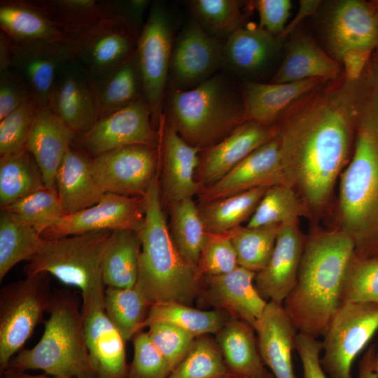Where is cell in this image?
<instances>
[{
    "label": "cell",
    "instance_id": "cell-22",
    "mask_svg": "<svg viewBox=\"0 0 378 378\" xmlns=\"http://www.w3.org/2000/svg\"><path fill=\"white\" fill-rule=\"evenodd\" d=\"M304 244L296 223L280 225L270 261L255 277V286L266 301L283 304L292 291Z\"/></svg>",
    "mask_w": 378,
    "mask_h": 378
},
{
    "label": "cell",
    "instance_id": "cell-34",
    "mask_svg": "<svg viewBox=\"0 0 378 378\" xmlns=\"http://www.w3.org/2000/svg\"><path fill=\"white\" fill-rule=\"evenodd\" d=\"M141 248L137 232L128 230L112 232L102 265L105 286L130 288L136 285Z\"/></svg>",
    "mask_w": 378,
    "mask_h": 378
},
{
    "label": "cell",
    "instance_id": "cell-45",
    "mask_svg": "<svg viewBox=\"0 0 378 378\" xmlns=\"http://www.w3.org/2000/svg\"><path fill=\"white\" fill-rule=\"evenodd\" d=\"M4 208L41 235L66 216L57 190L46 186Z\"/></svg>",
    "mask_w": 378,
    "mask_h": 378
},
{
    "label": "cell",
    "instance_id": "cell-38",
    "mask_svg": "<svg viewBox=\"0 0 378 378\" xmlns=\"http://www.w3.org/2000/svg\"><path fill=\"white\" fill-rule=\"evenodd\" d=\"M43 238L5 208L0 213V281L18 263L29 260Z\"/></svg>",
    "mask_w": 378,
    "mask_h": 378
},
{
    "label": "cell",
    "instance_id": "cell-52",
    "mask_svg": "<svg viewBox=\"0 0 378 378\" xmlns=\"http://www.w3.org/2000/svg\"><path fill=\"white\" fill-rule=\"evenodd\" d=\"M133 338L134 356L127 378H167L169 368L148 332L141 331Z\"/></svg>",
    "mask_w": 378,
    "mask_h": 378
},
{
    "label": "cell",
    "instance_id": "cell-49",
    "mask_svg": "<svg viewBox=\"0 0 378 378\" xmlns=\"http://www.w3.org/2000/svg\"><path fill=\"white\" fill-rule=\"evenodd\" d=\"M31 96L16 109L0 120V154L19 152L25 144L41 108Z\"/></svg>",
    "mask_w": 378,
    "mask_h": 378
},
{
    "label": "cell",
    "instance_id": "cell-30",
    "mask_svg": "<svg viewBox=\"0 0 378 378\" xmlns=\"http://www.w3.org/2000/svg\"><path fill=\"white\" fill-rule=\"evenodd\" d=\"M340 64L312 36L300 35L288 43L286 54L270 83H293L311 78L336 80L342 74Z\"/></svg>",
    "mask_w": 378,
    "mask_h": 378
},
{
    "label": "cell",
    "instance_id": "cell-51",
    "mask_svg": "<svg viewBox=\"0 0 378 378\" xmlns=\"http://www.w3.org/2000/svg\"><path fill=\"white\" fill-rule=\"evenodd\" d=\"M148 328L152 343L166 360L171 372L187 354L195 337L167 323H153Z\"/></svg>",
    "mask_w": 378,
    "mask_h": 378
},
{
    "label": "cell",
    "instance_id": "cell-39",
    "mask_svg": "<svg viewBox=\"0 0 378 378\" xmlns=\"http://www.w3.org/2000/svg\"><path fill=\"white\" fill-rule=\"evenodd\" d=\"M150 306L136 284L130 288L105 289V312L126 342L144 328Z\"/></svg>",
    "mask_w": 378,
    "mask_h": 378
},
{
    "label": "cell",
    "instance_id": "cell-3",
    "mask_svg": "<svg viewBox=\"0 0 378 378\" xmlns=\"http://www.w3.org/2000/svg\"><path fill=\"white\" fill-rule=\"evenodd\" d=\"M158 176L143 197L145 220L138 232L141 248L136 284L151 304L172 302L188 305L197 293L202 275L172 239L162 209Z\"/></svg>",
    "mask_w": 378,
    "mask_h": 378
},
{
    "label": "cell",
    "instance_id": "cell-8",
    "mask_svg": "<svg viewBox=\"0 0 378 378\" xmlns=\"http://www.w3.org/2000/svg\"><path fill=\"white\" fill-rule=\"evenodd\" d=\"M53 292L50 275L41 272L4 286L0 291V374L42 321Z\"/></svg>",
    "mask_w": 378,
    "mask_h": 378
},
{
    "label": "cell",
    "instance_id": "cell-35",
    "mask_svg": "<svg viewBox=\"0 0 378 378\" xmlns=\"http://www.w3.org/2000/svg\"><path fill=\"white\" fill-rule=\"evenodd\" d=\"M73 41L108 17L107 2L97 0H29Z\"/></svg>",
    "mask_w": 378,
    "mask_h": 378
},
{
    "label": "cell",
    "instance_id": "cell-41",
    "mask_svg": "<svg viewBox=\"0 0 378 378\" xmlns=\"http://www.w3.org/2000/svg\"><path fill=\"white\" fill-rule=\"evenodd\" d=\"M158 322L176 326L195 337L209 333L217 334L225 323L223 315L217 311L200 310L172 302L151 304L144 328Z\"/></svg>",
    "mask_w": 378,
    "mask_h": 378
},
{
    "label": "cell",
    "instance_id": "cell-60",
    "mask_svg": "<svg viewBox=\"0 0 378 378\" xmlns=\"http://www.w3.org/2000/svg\"><path fill=\"white\" fill-rule=\"evenodd\" d=\"M12 41L4 31H0V72L11 69Z\"/></svg>",
    "mask_w": 378,
    "mask_h": 378
},
{
    "label": "cell",
    "instance_id": "cell-56",
    "mask_svg": "<svg viewBox=\"0 0 378 378\" xmlns=\"http://www.w3.org/2000/svg\"><path fill=\"white\" fill-rule=\"evenodd\" d=\"M109 10L112 17L125 21L139 36L145 23L144 15L149 6L148 0H108Z\"/></svg>",
    "mask_w": 378,
    "mask_h": 378
},
{
    "label": "cell",
    "instance_id": "cell-26",
    "mask_svg": "<svg viewBox=\"0 0 378 378\" xmlns=\"http://www.w3.org/2000/svg\"><path fill=\"white\" fill-rule=\"evenodd\" d=\"M255 332L258 351L274 378H295L293 351L298 332L282 304L270 301Z\"/></svg>",
    "mask_w": 378,
    "mask_h": 378
},
{
    "label": "cell",
    "instance_id": "cell-47",
    "mask_svg": "<svg viewBox=\"0 0 378 378\" xmlns=\"http://www.w3.org/2000/svg\"><path fill=\"white\" fill-rule=\"evenodd\" d=\"M349 81L358 127L368 130L378 141V48L372 52L360 76Z\"/></svg>",
    "mask_w": 378,
    "mask_h": 378
},
{
    "label": "cell",
    "instance_id": "cell-14",
    "mask_svg": "<svg viewBox=\"0 0 378 378\" xmlns=\"http://www.w3.org/2000/svg\"><path fill=\"white\" fill-rule=\"evenodd\" d=\"M223 43L208 34L193 18L176 36L172 48L169 88L189 90L223 69Z\"/></svg>",
    "mask_w": 378,
    "mask_h": 378
},
{
    "label": "cell",
    "instance_id": "cell-28",
    "mask_svg": "<svg viewBox=\"0 0 378 378\" xmlns=\"http://www.w3.org/2000/svg\"><path fill=\"white\" fill-rule=\"evenodd\" d=\"M281 41L260 26H245L223 43V69L239 76H255L272 62Z\"/></svg>",
    "mask_w": 378,
    "mask_h": 378
},
{
    "label": "cell",
    "instance_id": "cell-5",
    "mask_svg": "<svg viewBox=\"0 0 378 378\" xmlns=\"http://www.w3.org/2000/svg\"><path fill=\"white\" fill-rule=\"evenodd\" d=\"M47 312L49 318L38 342L15 355L8 368L39 370L51 376L97 378L85 343L78 294L69 289L54 291Z\"/></svg>",
    "mask_w": 378,
    "mask_h": 378
},
{
    "label": "cell",
    "instance_id": "cell-40",
    "mask_svg": "<svg viewBox=\"0 0 378 378\" xmlns=\"http://www.w3.org/2000/svg\"><path fill=\"white\" fill-rule=\"evenodd\" d=\"M169 207L172 239L181 255L197 268L206 234L199 208L192 198L172 202Z\"/></svg>",
    "mask_w": 378,
    "mask_h": 378
},
{
    "label": "cell",
    "instance_id": "cell-1",
    "mask_svg": "<svg viewBox=\"0 0 378 378\" xmlns=\"http://www.w3.org/2000/svg\"><path fill=\"white\" fill-rule=\"evenodd\" d=\"M275 127L287 184L314 206L328 200L358 125L349 80L342 74L297 104Z\"/></svg>",
    "mask_w": 378,
    "mask_h": 378
},
{
    "label": "cell",
    "instance_id": "cell-61",
    "mask_svg": "<svg viewBox=\"0 0 378 378\" xmlns=\"http://www.w3.org/2000/svg\"><path fill=\"white\" fill-rule=\"evenodd\" d=\"M2 378H71L62 376H51L46 374L34 375L30 374L27 372L19 371L8 368L1 375Z\"/></svg>",
    "mask_w": 378,
    "mask_h": 378
},
{
    "label": "cell",
    "instance_id": "cell-29",
    "mask_svg": "<svg viewBox=\"0 0 378 378\" xmlns=\"http://www.w3.org/2000/svg\"><path fill=\"white\" fill-rule=\"evenodd\" d=\"M92 158L73 144L59 166L56 190L66 215L94 205L105 193L92 174Z\"/></svg>",
    "mask_w": 378,
    "mask_h": 378
},
{
    "label": "cell",
    "instance_id": "cell-43",
    "mask_svg": "<svg viewBox=\"0 0 378 378\" xmlns=\"http://www.w3.org/2000/svg\"><path fill=\"white\" fill-rule=\"evenodd\" d=\"M279 228L280 225H270L232 230L238 265L255 273L263 270L273 253Z\"/></svg>",
    "mask_w": 378,
    "mask_h": 378
},
{
    "label": "cell",
    "instance_id": "cell-46",
    "mask_svg": "<svg viewBox=\"0 0 378 378\" xmlns=\"http://www.w3.org/2000/svg\"><path fill=\"white\" fill-rule=\"evenodd\" d=\"M230 374L220 349L201 337L167 378H226Z\"/></svg>",
    "mask_w": 378,
    "mask_h": 378
},
{
    "label": "cell",
    "instance_id": "cell-20",
    "mask_svg": "<svg viewBox=\"0 0 378 378\" xmlns=\"http://www.w3.org/2000/svg\"><path fill=\"white\" fill-rule=\"evenodd\" d=\"M159 130L162 165L160 185L162 197L168 204L192 198L202 189L195 178L200 159L199 153L202 150L186 143L164 115Z\"/></svg>",
    "mask_w": 378,
    "mask_h": 378
},
{
    "label": "cell",
    "instance_id": "cell-10",
    "mask_svg": "<svg viewBox=\"0 0 378 378\" xmlns=\"http://www.w3.org/2000/svg\"><path fill=\"white\" fill-rule=\"evenodd\" d=\"M377 330V304L341 303L323 335L321 363L325 372L330 378H351L354 360Z\"/></svg>",
    "mask_w": 378,
    "mask_h": 378
},
{
    "label": "cell",
    "instance_id": "cell-64",
    "mask_svg": "<svg viewBox=\"0 0 378 378\" xmlns=\"http://www.w3.org/2000/svg\"><path fill=\"white\" fill-rule=\"evenodd\" d=\"M226 378H245V377H238V376H235V375H233V374H230Z\"/></svg>",
    "mask_w": 378,
    "mask_h": 378
},
{
    "label": "cell",
    "instance_id": "cell-13",
    "mask_svg": "<svg viewBox=\"0 0 378 378\" xmlns=\"http://www.w3.org/2000/svg\"><path fill=\"white\" fill-rule=\"evenodd\" d=\"M323 20L327 49L339 63L349 52H372L378 48V3L333 1Z\"/></svg>",
    "mask_w": 378,
    "mask_h": 378
},
{
    "label": "cell",
    "instance_id": "cell-37",
    "mask_svg": "<svg viewBox=\"0 0 378 378\" xmlns=\"http://www.w3.org/2000/svg\"><path fill=\"white\" fill-rule=\"evenodd\" d=\"M267 189L254 188L204 203L199 211L206 232L227 233L239 227L254 213Z\"/></svg>",
    "mask_w": 378,
    "mask_h": 378
},
{
    "label": "cell",
    "instance_id": "cell-48",
    "mask_svg": "<svg viewBox=\"0 0 378 378\" xmlns=\"http://www.w3.org/2000/svg\"><path fill=\"white\" fill-rule=\"evenodd\" d=\"M340 301L378 304V258L354 254L344 278Z\"/></svg>",
    "mask_w": 378,
    "mask_h": 378
},
{
    "label": "cell",
    "instance_id": "cell-25",
    "mask_svg": "<svg viewBox=\"0 0 378 378\" xmlns=\"http://www.w3.org/2000/svg\"><path fill=\"white\" fill-rule=\"evenodd\" d=\"M76 134L48 106L41 107L25 144L43 176L46 187L56 190V176Z\"/></svg>",
    "mask_w": 378,
    "mask_h": 378
},
{
    "label": "cell",
    "instance_id": "cell-27",
    "mask_svg": "<svg viewBox=\"0 0 378 378\" xmlns=\"http://www.w3.org/2000/svg\"><path fill=\"white\" fill-rule=\"evenodd\" d=\"M255 274L238 266L223 275L206 276L211 301L255 330L268 302L255 286Z\"/></svg>",
    "mask_w": 378,
    "mask_h": 378
},
{
    "label": "cell",
    "instance_id": "cell-2",
    "mask_svg": "<svg viewBox=\"0 0 378 378\" xmlns=\"http://www.w3.org/2000/svg\"><path fill=\"white\" fill-rule=\"evenodd\" d=\"M354 251L353 240L342 230L316 234L305 242L295 285L283 303L298 332L323 335L341 304Z\"/></svg>",
    "mask_w": 378,
    "mask_h": 378
},
{
    "label": "cell",
    "instance_id": "cell-62",
    "mask_svg": "<svg viewBox=\"0 0 378 378\" xmlns=\"http://www.w3.org/2000/svg\"><path fill=\"white\" fill-rule=\"evenodd\" d=\"M374 369L377 373L378 374V349L377 351V354L375 357V361H374Z\"/></svg>",
    "mask_w": 378,
    "mask_h": 378
},
{
    "label": "cell",
    "instance_id": "cell-4",
    "mask_svg": "<svg viewBox=\"0 0 378 378\" xmlns=\"http://www.w3.org/2000/svg\"><path fill=\"white\" fill-rule=\"evenodd\" d=\"M164 116L186 143L204 150L244 122L242 97L227 75L218 72L192 89L169 88Z\"/></svg>",
    "mask_w": 378,
    "mask_h": 378
},
{
    "label": "cell",
    "instance_id": "cell-53",
    "mask_svg": "<svg viewBox=\"0 0 378 378\" xmlns=\"http://www.w3.org/2000/svg\"><path fill=\"white\" fill-rule=\"evenodd\" d=\"M31 97L26 83L12 68L0 72V120Z\"/></svg>",
    "mask_w": 378,
    "mask_h": 378
},
{
    "label": "cell",
    "instance_id": "cell-32",
    "mask_svg": "<svg viewBox=\"0 0 378 378\" xmlns=\"http://www.w3.org/2000/svg\"><path fill=\"white\" fill-rule=\"evenodd\" d=\"M255 329L236 319L225 323L217 333V342L231 374L245 378H264L268 371L260 357Z\"/></svg>",
    "mask_w": 378,
    "mask_h": 378
},
{
    "label": "cell",
    "instance_id": "cell-23",
    "mask_svg": "<svg viewBox=\"0 0 378 378\" xmlns=\"http://www.w3.org/2000/svg\"><path fill=\"white\" fill-rule=\"evenodd\" d=\"M90 358L97 378H127L125 342L108 317L104 304L82 306Z\"/></svg>",
    "mask_w": 378,
    "mask_h": 378
},
{
    "label": "cell",
    "instance_id": "cell-59",
    "mask_svg": "<svg viewBox=\"0 0 378 378\" xmlns=\"http://www.w3.org/2000/svg\"><path fill=\"white\" fill-rule=\"evenodd\" d=\"M377 348L372 344L366 350L358 363V378H378L374 369Z\"/></svg>",
    "mask_w": 378,
    "mask_h": 378
},
{
    "label": "cell",
    "instance_id": "cell-18",
    "mask_svg": "<svg viewBox=\"0 0 378 378\" xmlns=\"http://www.w3.org/2000/svg\"><path fill=\"white\" fill-rule=\"evenodd\" d=\"M139 35L122 19L104 18L74 40L76 59L91 74L115 66L136 50Z\"/></svg>",
    "mask_w": 378,
    "mask_h": 378
},
{
    "label": "cell",
    "instance_id": "cell-6",
    "mask_svg": "<svg viewBox=\"0 0 378 378\" xmlns=\"http://www.w3.org/2000/svg\"><path fill=\"white\" fill-rule=\"evenodd\" d=\"M342 231L355 246L354 254L378 258V141L358 127L354 155L341 176Z\"/></svg>",
    "mask_w": 378,
    "mask_h": 378
},
{
    "label": "cell",
    "instance_id": "cell-58",
    "mask_svg": "<svg viewBox=\"0 0 378 378\" xmlns=\"http://www.w3.org/2000/svg\"><path fill=\"white\" fill-rule=\"evenodd\" d=\"M321 1L302 0L300 1V8L297 16L290 24L286 27L284 31L278 36L280 39H284L289 34H290L297 24L304 18L313 15L321 5Z\"/></svg>",
    "mask_w": 378,
    "mask_h": 378
},
{
    "label": "cell",
    "instance_id": "cell-16",
    "mask_svg": "<svg viewBox=\"0 0 378 378\" xmlns=\"http://www.w3.org/2000/svg\"><path fill=\"white\" fill-rule=\"evenodd\" d=\"M11 50V68L23 79L41 107L47 106L59 72L76 58L74 41H12Z\"/></svg>",
    "mask_w": 378,
    "mask_h": 378
},
{
    "label": "cell",
    "instance_id": "cell-31",
    "mask_svg": "<svg viewBox=\"0 0 378 378\" xmlns=\"http://www.w3.org/2000/svg\"><path fill=\"white\" fill-rule=\"evenodd\" d=\"M91 76L100 117L145 99L136 50L125 62Z\"/></svg>",
    "mask_w": 378,
    "mask_h": 378
},
{
    "label": "cell",
    "instance_id": "cell-42",
    "mask_svg": "<svg viewBox=\"0 0 378 378\" xmlns=\"http://www.w3.org/2000/svg\"><path fill=\"white\" fill-rule=\"evenodd\" d=\"M187 4L200 25L211 36L225 40L245 27L244 1L238 0H191Z\"/></svg>",
    "mask_w": 378,
    "mask_h": 378
},
{
    "label": "cell",
    "instance_id": "cell-44",
    "mask_svg": "<svg viewBox=\"0 0 378 378\" xmlns=\"http://www.w3.org/2000/svg\"><path fill=\"white\" fill-rule=\"evenodd\" d=\"M304 211L291 186H274L267 189L246 227L255 228L296 223Z\"/></svg>",
    "mask_w": 378,
    "mask_h": 378
},
{
    "label": "cell",
    "instance_id": "cell-19",
    "mask_svg": "<svg viewBox=\"0 0 378 378\" xmlns=\"http://www.w3.org/2000/svg\"><path fill=\"white\" fill-rule=\"evenodd\" d=\"M47 106L77 136L88 133L99 118L92 76L76 58L59 72Z\"/></svg>",
    "mask_w": 378,
    "mask_h": 378
},
{
    "label": "cell",
    "instance_id": "cell-36",
    "mask_svg": "<svg viewBox=\"0 0 378 378\" xmlns=\"http://www.w3.org/2000/svg\"><path fill=\"white\" fill-rule=\"evenodd\" d=\"M44 186L41 172L34 157L26 148L1 155V208Z\"/></svg>",
    "mask_w": 378,
    "mask_h": 378
},
{
    "label": "cell",
    "instance_id": "cell-63",
    "mask_svg": "<svg viewBox=\"0 0 378 378\" xmlns=\"http://www.w3.org/2000/svg\"><path fill=\"white\" fill-rule=\"evenodd\" d=\"M264 378H274L272 373H270L269 372L265 376Z\"/></svg>",
    "mask_w": 378,
    "mask_h": 378
},
{
    "label": "cell",
    "instance_id": "cell-21",
    "mask_svg": "<svg viewBox=\"0 0 378 378\" xmlns=\"http://www.w3.org/2000/svg\"><path fill=\"white\" fill-rule=\"evenodd\" d=\"M275 136V127L253 121L242 122L222 141L204 149L196 172L197 182L202 188L213 184Z\"/></svg>",
    "mask_w": 378,
    "mask_h": 378
},
{
    "label": "cell",
    "instance_id": "cell-11",
    "mask_svg": "<svg viewBox=\"0 0 378 378\" xmlns=\"http://www.w3.org/2000/svg\"><path fill=\"white\" fill-rule=\"evenodd\" d=\"M159 148L130 145L92 158L94 178L104 192L143 197L158 175Z\"/></svg>",
    "mask_w": 378,
    "mask_h": 378
},
{
    "label": "cell",
    "instance_id": "cell-33",
    "mask_svg": "<svg viewBox=\"0 0 378 378\" xmlns=\"http://www.w3.org/2000/svg\"><path fill=\"white\" fill-rule=\"evenodd\" d=\"M0 28L16 43L71 39L29 0H1Z\"/></svg>",
    "mask_w": 378,
    "mask_h": 378
},
{
    "label": "cell",
    "instance_id": "cell-9",
    "mask_svg": "<svg viewBox=\"0 0 378 378\" xmlns=\"http://www.w3.org/2000/svg\"><path fill=\"white\" fill-rule=\"evenodd\" d=\"M172 15L164 4L151 3L138 38L136 52L142 76L145 99L154 127L159 130L174 41Z\"/></svg>",
    "mask_w": 378,
    "mask_h": 378
},
{
    "label": "cell",
    "instance_id": "cell-24",
    "mask_svg": "<svg viewBox=\"0 0 378 378\" xmlns=\"http://www.w3.org/2000/svg\"><path fill=\"white\" fill-rule=\"evenodd\" d=\"M311 78L286 83H264L249 80L241 93L244 122L269 125L283 118L297 104L328 82Z\"/></svg>",
    "mask_w": 378,
    "mask_h": 378
},
{
    "label": "cell",
    "instance_id": "cell-57",
    "mask_svg": "<svg viewBox=\"0 0 378 378\" xmlns=\"http://www.w3.org/2000/svg\"><path fill=\"white\" fill-rule=\"evenodd\" d=\"M372 52L352 51L342 57L340 62L344 66L342 72L348 80H355L360 76Z\"/></svg>",
    "mask_w": 378,
    "mask_h": 378
},
{
    "label": "cell",
    "instance_id": "cell-12",
    "mask_svg": "<svg viewBox=\"0 0 378 378\" xmlns=\"http://www.w3.org/2000/svg\"><path fill=\"white\" fill-rule=\"evenodd\" d=\"M91 157L130 145L159 148L160 133L152 122L145 99L101 116L92 129L74 141Z\"/></svg>",
    "mask_w": 378,
    "mask_h": 378
},
{
    "label": "cell",
    "instance_id": "cell-17",
    "mask_svg": "<svg viewBox=\"0 0 378 378\" xmlns=\"http://www.w3.org/2000/svg\"><path fill=\"white\" fill-rule=\"evenodd\" d=\"M288 185L276 136L258 148L225 176L200 192L204 203L258 188Z\"/></svg>",
    "mask_w": 378,
    "mask_h": 378
},
{
    "label": "cell",
    "instance_id": "cell-7",
    "mask_svg": "<svg viewBox=\"0 0 378 378\" xmlns=\"http://www.w3.org/2000/svg\"><path fill=\"white\" fill-rule=\"evenodd\" d=\"M113 231L100 230L46 239L27 261L26 276L46 272L80 290L82 306L104 304L102 276L104 253Z\"/></svg>",
    "mask_w": 378,
    "mask_h": 378
},
{
    "label": "cell",
    "instance_id": "cell-50",
    "mask_svg": "<svg viewBox=\"0 0 378 378\" xmlns=\"http://www.w3.org/2000/svg\"><path fill=\"white\" fill-rule=\"evenodd\" d=\"M238 266L231 231L220 234L206 232L197 265L201 275H223Z\"/></svg>",
    "mask_w": 378,
    "mask_h": 378
},
{
    "label": "cell",
    "instance_id": "cell-15",
    "mask_svg": "<svg viewBox=\"0 0 378 378\" xmlns=\"http://www.w3.org/2000/svg\"><path fill=\"white\" fill-rule=\"evenodd\" d=\"M144 220V197L105 192L97 204L64 216L41 236L52 239L100 230H128L139 232Z\"/></svg>",
    "mask_w": 378,
    "mask_h": 378
},
{
    "label": "cell",
    "instance_id": "cell-54",
    "mask_svg": "<svg viewBox=\"0 0 378 378\" xmlns=\"http://www.w3.org/2000/svg\"><path fill=\"white\" fill-rule=\"evenodd\" d=\"M258 11L260 27L279 36L285 29L290 16L292 2L289 0H257L252 1Z\"/></svg>",
    "mask_w": 378,
    "mask_h": 378
},
{
    "label": "cell",
    "instance_id": "cell-55",
    "mask_svg": "<svg viewBox=\"0 0 378 378\" xmlns=\"http://www.w3.org/2000/svg\"><path fill=\"white\" fill-rule=\"evenodd\" d=\"M295 349L301 361L303 378H327L321 363V341L298 332L295 337Z\"/></svg>",
    "mask_w": 378,
    "mask_h": 378
}]
</instances>
